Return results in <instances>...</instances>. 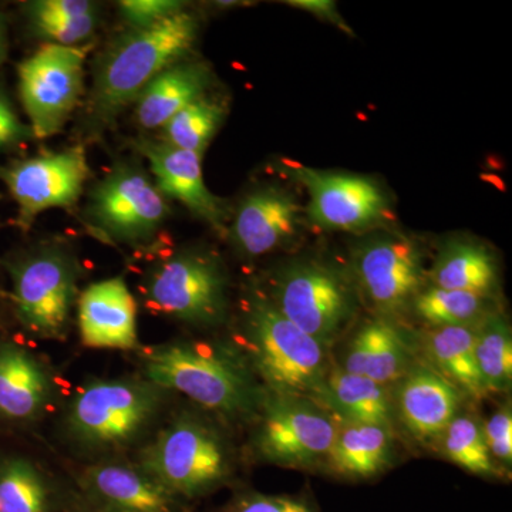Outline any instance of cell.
Listing matches in <instances>:
<instances>
[{
	"label": "cell",
	"mask_w": 512,
	"mask_h": 512,
	"mask_svg": "<svg viewBox=\"0 0 512 512\" xmlns=\"http://www.w3.org/2000/svg\"><path fill=\"white\" fill-rule=\"evenodd\" d=\"M165 393L147 379H94L80 387L69 404L67 434L87 453H117L153 426Z\"/></svg>",
	"instance_id": "277c9868"
},
{
	"label": "cell",
	"mask_w": 512,
	"mask_h": 512,
	"mask_svg": "<svg viewBox=\"0 0 512 512\" xmlns=\"http://www.w3.org/2000/svg\"><path fill=\"white\" fill-rule=\"evenodd\" d=\"M143 375L228 421L255 420L265 390L234 346L177 340L144 352Z\"/></svg>",
	"instance_id": "7a4b0ae2"
},
{
	"label": "cell",
	"mask_w": 512,
	"mask_h": 512,
	"mask_svg": "<svg viewBox=\"0 0 512 512\" xmlns=\"http://www.w3.org/2000/svg\"><path fill=\"white\" fill-rule=\"evenodd\" d=\"M220 512H319L305 495L264 494L242 491L235 494Z\"/></svg>",
	"instance_id": "1f68e13d"
},
{
	"label": "cell",
	"mask_w": 512,
	"mask_h": 512,
	"mask_svg": "<svg viewBox=\"0 0 512 512\" xmlns=\"http://www.w3.org/2000/svg\"><path fill=\"white\" fill-rule=\"evenodd\" d=\"M393 419L420 446H436L450 421L463 410L464 394L426 362H414L396 383Z\"/></svg>",
	"instance_id": "2e32d148"
},
{
	"label": "cell",
	"mask_w": 512,
	"mask_h": 512,
	"mask_svg": "<svg viewBox=\"0 0 512 512\" xmlns=\"http://www.w3.org/2000/svg\"><path fill=\"white\" fill-rule=\"evenodd\" d=\"M52 383L45 367L29 350L0 345V416L15 421L35 419L47 406Z\"/></svg>",
	"instance_id": "d4e9b609"
},
{
	"label": "cell",
	"mask_w": 512,
	"mask_h": 512,
	"mask_svg": "<svg viewBox=\"0 0 512 512\" xmlns=\"http://www.w3.org/2000/svg\"><path fill=\"white\" fill-rule=\"evenodd\" d=\"M239 345L266 393L311 397L328 373L329 349L282 315L265 293L254 291L244 301Z\"/></svg>",
	"instance_id": "3957f363"
},
{
	"label": "cell",
	"mask_w": 512,
	"mask_h": 512,
	"mask_svg": "<svg viewBox=\"0 0 512 512\" xmlns=\"http://www.w3.org/2000/svg\"><path fill=\"white\" fill-rule=\"evenodd\" d=\"M198 35L200 18L184 9L154 25L130 28L116 37L97 60L86 106L90 136L111 126L158 74L187 59Z\"/></svg>",
	"instance_id": "6da1fadb"
},
{
	"label": "cell",
	"mask_w": 512,
	"mask_h": 512,
	"mask_svg": "<svg viewBox=\"0 0 512 512\" xmlns=\"http://www.w3.org/2000/svg\"><path fill=\"white\" fill-rule=\"evenodd\" d=\"M339 424H383L394 429L390 387L330 365L311 397Z\"/></svg>",
	"instance_id": "44dd1931"
},
{
	"label": "cell",
	"mask_w": 512,
	"mask_h": 512,
	"mask_svg": "<svg viewBox=\"0 0 512 512\" xmlns=\"http://www.w3.org/2000/svg\"><path fill=\"white\" fill-rule=\"evenodd\" d=\"M12 302L23 328L39 339L62 340L79 298L80 266L59 244L37 245L8 265Z\"/></svg>",
	"instance_id": "52a82bcc"
},
{
	"label": "cell",
	"mask_w": 512,
	"mask_h": 512,
	"mask_svg": "<svg viewBox=\"0 0 512 512\" xmlns=\"http://www.w3.org/2000/svg\"><path fill=\"white\" fill-rule=\"evenodd\" d=\"M495 309V299L427 284L414 298L410 311L423 320L427 328H477Z\"/></svg>",
	"instance_id": "4316f807"
},
{
	"label": "cell",
	"mask_w": 512,
	"mask_h": 512,
	"mask_svg": "<svg viewBox=\"0 0 512 512\" xmlns=\"http://www.w3.org/2000/svg\"><path fill=\"white\" fill-rule=\"evenodd\" d=\"M9 52L8 25L5 16L0 13V66L5 62Z\"/></svg>",
	"instance_id": "f35d334b"
},
{
	"label": "cell",
	"mask_w": 512,
	"mask_h": 512,
	"mask_svg": "<svg viewBox=\"0 0 512 512\" xmlns=\"http://www.w3.org/2000/svg\"><path fill=\"white\" fill-rule=\"evenodd\" d=\"M52 493L39 468L25 458L0 464V512H50Z\"/></svg>",
	"instance_id": "4dcf8cb0"
},
{
	"label": "cell",
	"mask_w": 512,
	"mask_h": 512,
	"mask_svg": "<svg viewBox=\"0 0 512 512\" xmlns=\"http://www.w3.org/2000/svg\"><path fill=\"white\" fill-rule=\"evenodd\" d=\"M80 487L94 512H187L183 500L138 466L93 464L83 471Z\"/></svg>",
	"instance_id": "d6986e66"
},
{
	"label": "cell",
	"mask_w": 512,
	"mask_h": 512,
	"mask_svg": "<svg viewBox=\"0 0 512 512\" xmlns=\"http://www.w3.org/2000/svg\"><path fill=\"white\" fill-rule=\"evenodd\" d=\"M184 9L187 6L178 0H123L119 3L121 18L130 28H146Z\"/></svg>",
	"instance_id": "d590c367"
},
{
	"label": "cell",
	"mask_w": 512,
	"mask_h": 512,
	"mask_svg": "<svg viewBox=\"0 0 512 512\" xmlns=\"http://www.w3.org/2000/svg\"><path fill=\"white\" fill-rule=\"evenodd\" d=\"M29 138H33L29 124L20 120L8 94L0 87V151L25 143Z\"/></svg>",
	"instance_id": "8d00e7d4"
},
{
	"label": "cell",
	"mask_w": 512,
	"mask_h": 512,
	"mask_svg": "<svg viewBox=\"0 0 512 512\" xmlns=\"http://www.w3.org/2000/svg\"><path fill=\"white\" fill-rule=\"evenodd\" d=\"M90 175L83 144L12 161L0 168V180L18 207L16 222L23 231L45 211L76 205Z\"/></svg>",
	"instance_id": "5bb4252c"
},
{
	"label": "cell",
	"mask_w": 512,
	"mask_h": 512,
	"mask_svg": "<svg viewBox=\"0 0 512 512\" xmlns=\"http://www.w3.org/2000/svg\"><path fill=\"white\" fill-rule=\"evenodd\" d=\"M394 443L393 427L339 424L338 436L323 470L345 480H370L392 466Z\"/></svg>",
	"instance_id": "cb8c5ba5"
},
{
	"label": "cell",
	"mask_w": 512,
	"mask_h": 512,
	"mask_svg": "<svg viewBox=\"0 0 512 512\" xmlns=\"http://www.w3.org/2000/svg\"><path fill=\"white\" fill-rule=\"evenodd\" d=\"M288 173L308 192L306 218L323 231L367 234L386 228L390 197L369 175L288 165Z\"/></svg>",
	"instance_id": "4fadbf2b"
},
{
	"label": "cell",
	"mask_w": 512,
	"mask_h": 512,
	"mask_svg": "<svg viewBox=\"0 0 512 512\" xmlns=\"http://www.w3.org/2000/svg\"><path fill=\"white\" fill-rule=\"evenodd\" d=\"M286 3L291 8L305 10V12L315 15L316 18L332 23L336 28L342 29L343 32L352 33L348 23L340 15L335 2H330V0H291V2Z\"/></svg>",
	"instance_id": "74e56055"
},
{
	"label": "cell",
	"mask_w": 512,
	"mask_h": 512,
	"mask_svg": "<svg viewBox=\"0 0 512 512\" xmlns=\"http://www.w3.org/2000/svg\"><path fill=\"white\" fill-rule=\"evenodd\" d=\"M413 340L396 320L373 316L353 333L339 366L352 375L390 387L416 362Z\"/></svg>",
	"instance_id": "ffe728a7"
},
{
	"label": "cell",
	"mask_w": 512,
	"mask_h": 512,
	"mask_svg": "<svg viewBox=\"0 0 512 512\" xmlns=\"http://www.w3.org/2000/svg\"><path fill=\"white\" fill-rule=\"evenodd\" d=\"M305 208L281 185L252 188L229 218L225 235L244 258L255 259L281 251L301 234Z\"/></svg>",
	"instance_id": "9a60e30c"
},
{
	"label": "cell",
	"mask_w": 512,
	"mask_h": 512,
	"mask_svg": "<svg viewBox=\"0 0 512 512\" xmlns=\"http://www.w3.org/2000/svg\"><path fill=\"white\" fill-rule=\"evenodd\" d=\"M229 279L214 252L185 248L158 262L144 285L154 311L197 328L221 325L228 316Z\"/></svg>",
	"instance_id": "ba28073f"
},
{
	"label": "cell",
	"mask_w": 512,
	"mask_h": 512,
	"mask_svg": "<svg viewBox=\"0 0 512 512\" xmlns=\"http://www.w3.org/2000/svg\"><path fill=\"white\" fill-rule=\"evenodd\" d=\"M76 309L80 340L86 348H137V302L123 276L103 279L84 288Z\"/></svg>",
	"instance_id": "ac0fdd59"
},
{
	"label": "cell",
	"mask_w": 512,
	"mask_h": 512,
	"mask_svg": "<svg viewBox=\"0 0 512 512\" xmlns=\"http://www.w3.org/2000/svg\"><path fill=\"white\" fill-rule=\"evenodd\" d=\"M93 45L57 46L45 43L20 62L18 86L33 137L62 133L82 104L86 62Z\"/></svg>",
	"instance_id": "8fae6325"
},
{
	"label": "cell",
	"mask_w": 512,
	"mask_h": 512,
	"mask_svg": "<svg viewBox=\"0 0 512 512\" xmlns=\"http://www.w3.org/2000/svg\"><path fill=\"white\" fill-rule=\"evenodd\" d=\"M134 146L146 158L154 184L167 200L180 202L195 218L225 235L229 212L225 202L205 184L201 156L161 140L140 138Z\"/></svg>",
	"instance_id": "e0dca14e"
},
{
	"label": "cell",
	"mask_w": 512,
	"mask_h": 512,
	"mask_svg": "<svg viewBox=\"0 0 512 512\" xmlns=\"http://www.w3.org/2000/svg\"><path fill=\"white\" fill-rule=\"evenodd\" d=\"M252 450L259 460L295 470L325 468L339 423L315 400L265 392Z\"/></svg>",
	"instance_id": "30bf717a"
},
{
	"label": "cell",
	"mask_w": 512,
	"mask_h": 512,
	"mask_svg": "<svg viewBox=\"0 0 512 512\" xmlns=\"http://www.w3.org/2000/svg\"><path fill=\"white\" fill-rule=\"evenodd\" d=\"M214 72L207 62L175 63L151 80L134 101V119L144 130L163 128L192 101L207 96Z\"/></svg>",
	"instance_id": "7402d4cb"
},
{
	"label": "cell",
	"mask_w": 512,
	"mask_h": 512,
	"mask_svg": "<svg viewBox=\"0 0 512 512\" xmlns=\"http://www.w3.org/2000/svg\"><path fill=\"white\" fill-rule=\"evenodd\" d=\"M434 450L467 473L483 478L505 477L490 456L485 441L483 420L461 410L437 440Z\"/></svg>",
	"instance_id": "83f0119b"
},
{
	"label": "cell",
	"mask_w": 512,
	"mask_h": 512,
	"mask_svg": "<svg viewBox=\"0 0 512 512\" xmlns=\"http://www.w3.org/2000/svg\"><path fill=\"white\" fill-rule=\"evenodd\" d=\"M427 284L495 299L500 291V268L487 245L470 238H451L427 269Z\"/></svg>",
	"instance_id": "603a6c76"
},
{
	"label": "cell",
	"mask_w": 512,
	"mask_h": 512,
	"mask_svg": "<svg viewBox=\"0 0 512 512\" xmlns=\"http://www.w3.org/2000/svg\"><path fill=\"white\" fill-rule=\"evenodd\" d=\"M476 330L467 326L427 328L417 338L427 365L456 386L464 397L488 396L476 359Z\"/></svg>",
	"instance_id": "484cf974"
},
{
	"label": "cell",
	"mask_w": 512,
	"mask_h": 512,
	"mask_svg": "<svg viewBox=\"0 0 512 512\" xmlns=\"http://www.w3.org/2000/svg\"><path fill=\"white\" fill-rule=\"evenodd\" d=\"M225 117L227 106L207 94L192 101L161 128V141L202 157Z\"/></svg>",
	"instance_id": "f546056e"
},
{
	"label": "cell",
	"mask_w": 512,
	"mask_h": 512,
	"mask_svg": "<svg viewBox=\"0 0 512 512\" xmlns=\"http://www.w3.org/2000/svg\"><path fill=\"white\" fill-rule=\"evenodd\" d=\"M478 372L488 394L510 392L512 384V333L508 320L495 309L477 326Z\"/></svg>",
	"instance_id": "f1b7e54d"
},
{
	"label": "cell",
	"mask_w": 512,
	"mask_h": 512,
	"mask_svg": "<svg viewBox=\"0 0 512 512\" xmlns=\"http://www.w3.org/2000/svg\"><path fill=\"white\" fill-rule=\"evenodd\" d=\"M99 13L84 18L64 20V22L45 23V25L30 26L33 33L45 43L57 46H83L96 33L99 26Z\"/></svg>",
	"instance_id": "e575fe53"
},
{
	"label": "cell",
	"mask_w": 512,
	"mask_h": 512,
	"mask_svg": "<svg viewBox=\"0 0 512 512\" xmlns=\"http://www.w3.org/2000/svg\"><path fill=\"white\" fill-rule=\"evenodd\" d=\"M349 274L375 316L396 320L427 285L424 252L414 239L390 231L367 232L350 249Z\"/></svg>",
	"instance_id": "9c48e42d"
},
{
	"label": "cell",
	"mask_w": 512,
	"mask_h": 512,
	"mask_svg": "<svg viewBox=\"0 0 512 512\" xmlns=\"http://www.w3.org/2000/svg\"><path fill=\"white\" fill-rule=\"evenodd\" d=\"M485 441L495 466L507 474L512 464V409L511 403H504L500 409L491 414L490 419L483 420Z\"/></svg>",
	"instance_id": "d6a6232c"
},
{
	"label": "cell",
	"mask_w": 512,
	"mask_h": 512,
	"mask_svg": "<svg viewBox=\"0 0 512 512\" xmlns=\"http://www.w3.org/2000/svg\"><path fill=\"white\" fill-rule=\"evenodd\" d=\"M30 26L64 22L97 15L99 5L90 0H35L25 5Z\"/></svg>",
	"instance_id": "836d02e7"
},
{
	"label": "cell",
	"mask_w": 512,
	"mask_h": 512,
	"mask_svg": "<svg viewBox=\"0 0 512 512\" xmlns=\"http://www.w3.org/2000/svg\"><path fill=\"white\" fill-rule=\"evenodd\" d=\"M171 210L146 171L120 163L94 185L86 217L99 234L117 244L150 242L163 228Z\"/></svg>",
	"instance_id": "7c38bea8"
},
{
	"label": "cell",
	"mask_w": 512,
	"mask_h": 512,
	"mask_svg": "<svg viewBox=\"0 0 512 512\" xmlns=\"http://www.w3.org/2000/svg\"><path fill=\"white\" fill-rule=\"evenodd\" d=\"M264 293L289 322L328 349L353 322L360 303L349 272L315 256L279 266Z\"/></svg>",
	"instance_id": "8992f818"
},
{
	"label": "cell",
	"mask_w": 512,
	"mask_h": 512,
	"mask_svg": "<svg viewBox=\"0 0 512 512\" xmlns=\"http://www.w3.org/2000/svg\"><path fill=\"white\" fill-rule=\"evenodd\" d=\"M138 467L175 497L192 500L231 480L234 453L211 421L183 413L147 444Z\"/></svg>",
	"instance_id": "5b68a950"
}]
</instances>
